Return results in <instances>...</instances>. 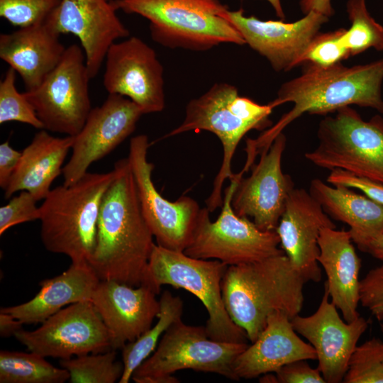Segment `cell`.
I'll return each mask as SVG.
<instances>
[{
	"instance_id": "cell-7",
	"label": "cell",
	"mask_w": 383,
	"mask_h": 383,
	"mask_svg": "<svg viewBox=\"0 0 383 383\" xmlns=\"http://www.w3.org/2000/svg\"><path fill=\"white\" fill-rule=\"evenodd\" d=\"M228 267L217 260L194 258L155 244L149 260L147 286L157 294L165 284L189 292L206 309L205 328L210 338L248 343L245 331L233 321L223 303L221 283Z\"/></svg>"
},
{
	"instance_id": "cell-29",
	"label": "cell",
	"mask_w": 383,
	"mask_h": 383,
	"mask_svg": "<svg viewBox=\"0 0 383 383\" xmlns=\"http://www.w3.org/2000/svg\"><path fill=\"white\" fill-rule=\"evenodd\" d=\"M33 352L0 351V383H62L69 372Z\"/></svg>"
},
{
	"instance_id": "cell-24",
	"label": "cell",
	"mask_w": 383,
	"mask_h": 383,
	"mask_svg": "<svg viewBox=\"0 0 383 383\" xmlns=\"http://www.w3.org/2000/svg\"><path fill=\"white\" fill-rule=\"evenodd\" d=\"M353 242L349 231L328 227L321 229L318 241V262L327 277L324 289L347 322L360 316L357 307L361 260Z\"/></svg>"
},
{
	"instance_id": "cell-1",
	"label": "cell",
	"mask_w": 383,
	"mask_h": 383,
	"mask_svg": "<svg viewBox=\"0 0 383 383\" xmlns=\"http://www.w3.org/2000/svg\"><path fill=\"white\" fill-rule=\"evenodd\" d=\"M113 179L102 199L96 245L88 263L99 280L147 285L155 243L143 216L128 158L114 164Z\"/></svg>"
},
{
	"instance_id": "cell-17",
	"label": "cell",
	"mask_w": 383,
	"mask_h": 383,
	"mask_svg": "<svg viewBox=\"0 0 383 383\" xmlns=\"http://www.w3.org/2000/svg\"><path fill=\"white\" fill-rule=\"evenodd\" d=\"M337 309L324 289L313 314H298L291 320L294 331L315 350L318 369L327 383L343 382L350 358L368 327L367 321L360 316L351 322L345 321Z\"/></svg>"
},
{
	"instance_id": "cell-38",
	"label": "cell",
	"mask_w": 383,
	"mask_h": 383,
	"mask_svg": "<svg viewBox=\"0 0 383 383\" xmlns=\"http://www.w3.org/2000/svg\"><path fill=\"white\" fill-rule=\"evenodd\" d=\"M360 303L379 322L383 320V263L360 280Z\"/></svg>"
},
{
	"instance_id": "cell-19",
	"label": "cell",
	"mask_w": 383,
	"mask_h": 383,
	"mask_svg": "<svg viewBox=\"0 0 383 383\" xmlns=\"http://www.w3.org/2000/svg\"><path fill=\"white\" fill-rule=\"evenodd\" d=\"M241 34L252 50L265 57L276 72H287L294 64L328 16L311 11L293 23L282 21H262L255 16H245L242 9L221 15Z\"/></svg>"
},
{
	"instance_id": "cell-9",
	"label": "cell",
	"mask_w": 383,
	"mask_h": 383,
	"mask_svg": "<svg viewBox=\"0 0 383 383\" xmlns=\"http://www.w3.org/2000/svg\"><path fill=\"white\" fill-rule=\"evenodd\" d=\"M335 112L320 122L318 144L305 158L319 167L383 184V118L365 121L350 106Z\"/></svg>"
},
{
	"instance_id": "cell-14",
	"label": "cell",
	"mask_w": 383,
	"mask_h": 383,
	"mask_svg": "<svg viewBox=\"0 0 383 383\" xmlns=\"http://www.w3.org/2000/svg\"><path fill=\"white\" fill-rule=\"evenodd\" d=\"M103 85L109 94L123 96L143 114L165 106L163 66L155 50L136 36L115 42L105 60Z\"/></svg>"
},
{
	"instance_id": "cell-4",
	"label": "cell",
	"mask_w": 383,
	"mask_h": 383,
	"mask_svg": "<svg viewBox=\"0 0 383 383\" xmlns=\"http://www.w3.org/2000/svg\"><path fill=\"white\" fill-rule=\"evenodd\" d=\"M87 172L74 183L52 189L39 206L40 238L47 250L88 262L94 252L103 197L114 177Z\"/></svg>"
},
{
	"instance_id": "cell-41",
	"label": "cell",
	"mask_w": 383,
	"mask_h": 383,
	"mask_svg": "<svg viewBox=\"0 0 383 383\" xmlns=\"http://www.w3.org/2000/svg\"><path fill=\"white\" fill-rule=\"evenodd\" d=\"M357 246L383 263V234L366 240Z\"/></svg>"
},
{
	"instance_id": "cell-5",
	"label": "cell",
	"mask_w": 383,
	"mask_h": 383,
	"mask_svg": "<svg viewBox=\"0 0 383 383\" xmlns=\"http://www.w3.org/2000/svg\"><path fill=\"white\" fill-rule=\"evenodd\" d=\"M269 105H261L241 96L238 89L228 83H216L206 92L187 104L182 123L163 138L188 131H206L215 134L223 145V160L213 181V189L206 200L209 212L223 205L222 188L231 179V162L238 143L250 131L262 130L272 124Z\"/></svg>"
},
{
	"instance_id": "cell-13",
	"label": "cell",
	"mask_w": 383,
	"mask_h": 383,
	"mask_svg": "<svg viewBox=\"0 0 383 383\" xmlns=\"http://www.w3.org/2000/svg\"><path fill=\"white\" fill-rule=\"evenodd\" d=\"M13 336L30 352L60 360L111 350L107 328L90 300L68 305L37 329L22 328Z\"/></svg>"
},
{
	"instance_id": "cell-42",
	"label": "cell",
	"mask_w": 383,
	"mask_h": 383,
	"mask_svg": "<svg viewBox=\"0 0 383 383\" xmlns=\"http://www.w3.org/2000/svg\"><path fill=\"white\" fill-rule=\"evenodd\" d=\"M299 4L305 14L311 11H316L330 17L334 13L331 0H301Z\"/></svg>"
},
{
	"instance_id": "cell-12",
	"label": "cell",
	"mask_w": 383,
	"mask_h": 383,
	"mask_svg": "<svg viewBox=\"0 0 383 383\" xmlns=\"http://www.w3.org/2000/svg\"><path fill=\"white\" fill-rule=\"evenodd\" d=\"M149 146L146 135L133 137L127 157L141 211L157 245L184 252L192 240L201 208L189 196H182L170 201L159 193L152 179L154 165L148 160Z\"/></svg>"
},
{
	"instance_id": "cell-27",
	"label": "cell",
	"mask_w": 383,
	"mask_h": 383,
	"mask_svg": "<svg viewBox=\"0 0 383 383\" xmlns=\"http://www.w3.org/2000/svg\"><path fill=\"white\" fill-rule=\"evenodd\" d=\"M309 192L331 218L350 226L352 240L357 245L383 234V205L366 195L318 178L311 182Z\"/></svg>"
},
{
	"instance_id": "cell-34",
	"label": "cell",
	"mask_w": 383,
	"mask_h": 383,
	"mask_svg": "<svg viewBox=\"0 0 383 383\" xmlns=\"http://www.w3.org/2000/svg\"><path fill=\"white\" fill-rule=\"evenodd\" d=\"M345 30L318 32L296 60L294 67L305 63L329 67L348 59L351 55L342 40Z\"/></svg>"
},
{
	"instance_id": "cell-6",
	"label": "cell",
	"mask_w": 383,
	"mask_h": 383,
	"mask_svg": "<svg viewBox=\"0 0 383 383\" xmlns=\"http://www.w3.org/2000/svg\"><path fill=\"white\" fill-rule=\"evenodd\" d=\"M117 10L150 22L152 39L172 49L204 51L222 43L245 44L239 31L221 15L218 0H113Z\"/></svg>"
},
{
	"instance_id": "cell-21",
	"label": "cell",
	"mask_w": 383,
	"mask_h": 383,
	"mask_svg": "<svg viewBox=\"0 0 383 383\" xmlns=\"http://www.w3.org/2000/svg\"><path fill=\"white\" fill-rule=\"evenodd\" d=\"M156 295L147 285L99 281L90 301L107 328L111 350L122 348L152 326L160 309Z\"/></svg>"
},
{
	"instance_id": "cell-46",
	"label": "cell",
	"mask_w": 383,
	"mask_h": 383,
	"mask_svg": "<svg viewBox=\"0 0 383 383\" xmlns=\"http://www.w3.org/2000/svg\"><path fill=\"white\" fill-rule=\"evenodd\" d=\"M381 113H383V107H382V112H381Z\"/></svg>"
},
{
	"instance_id": "cell-40",
	"label": "cell",
	"mask_w": 383,
	"mask_h": 383,
	"mask_svg": "<svg viewBox=\"0 0 383 383\" xmlns=\"http://www.w3.org/2000/svg\"><path fill=\"white\" fill-rule=\"evenodd\" d=\"M21 152L13 149L9 140L0 145V187L4 190L18 166Z\"/></svg>"
},
{
	"instance_id": "cell-2",
	"label": "cell",
	"mask_w": 383,
	"mask_h": 383,
	"mask_svg": "<svg viewBox=\"0 0 383 383\" xmlns=\"http://www.w3.org/2000/svg\"><path fill=\"white\" fill-rule=\"evenodd\" d=\"M383 57L372 62L345 67L342 62L329 67L305 63L301 74L282 84L277 97L268 104L275 108L292 103V109L248 145L260 155L277 136L304 113L326 115L350 105L370 107L382 112Z\"/></svg>"
},
{
	"instance_id": "cell-36",
	"label": "cell",
	"mask_w": 383,
	"mask_h": 383,
	"mask_svg": "<svg viewBox=\"0 0 383 383\" xmlns=\"http://www.w3.org/2000/svg\"><path fill=\"white\" fill-rule=\"evenodd\" d=\"M36 199L28 192L21 191L9 203L0 207V235L10 228L25 222L40 220Z\"/></svg>"
},
{
	"instance_id": "cell-18",
	"label": "cell",
	"mask_w": 383,
	"mask_h": 383,
	"mask_svg": "<svg viewBox=\"0 0 383 383\" xmlns=\"http://www.w3.org/2000/svg\"><path fill=\"white\" fill-rule=\"evenodd\" d=\"M117 11L113 0H61L45 21L60 35L71 33L79 38L91 79L111 45L130 35Z\"/></svg>"
},
{
	"instance_id": "cell-44",
	"label": "cell",
	"mask_w": 383,
	"mask_h": 383,
	"mask_svg": "<svg viewBox=\"0 0 383 383\" xmlns=\"http://www.w3.org/2000/svg\"><path fill=\"white\" fill-rule=\"evenodd\" d=\"M274 9L276 14L281 18H284L285 15L280 0H267Z\"/></svg>"
},
{
	"instance_id": "cell-26",
	"label": "cell",
	"mask_w": 383,
	"mask_h": 383,
	"mask_svg": "<svg viewBox=\"0 0 383 383\" xmlns=\"http://www.w3.org/2000/svg\"><path fill=\"white\" fill-rule=\"evenodd\" d=\"M74 136L58 138L41 129L21 151L18 166L4 190L5 199L27 191L37 201L44 199L54 180L62 173V165L72 149Z\"/></svg>"
},
{
	"instance_id": "cell-15",
	"label": "cell",
	"mask_w": 383,
	"mask_h": 383,
	"mask_svg": "<svg viewBox=\"0 0 383 383\" xmlns=\"http://www.w3.org/2000/svg\"><path fill=\"white\" fill-rule=\"evenodd\" d=\"M143 115L129 99L109 94L104 103L91 109L79 131L74 136L72 155L63 167V184L70 185L87 172L94 162L111 152L135 129Z\"/></svg>"
},
{
	"instance_id": "cell-37",
	"label": "cell",
	"mask_w": 383,
	"mask_h": 383,
	"mask_svg": "<svg viewBox=\"0 0 383 383\" xmlns=\"http://www.w3.org/2000/svg\"><path fill=\"white\" fill-rule=\"evenodd\" d=\"M263 383H326L320 370L312 368L306 360H299L282 366L275 372L263 374Z\"/></svg>"
},
{
	"instance_id": "cell-23",
	"label": "cell",
	"mask_w": 383,
	"mask_h": 383,
	"mask_svg": "<svg viewBox=\"0 0 383 383\" xmlns=\"http://www.w3.org/2000/svg\"><path fill=\"white\" fill-rule=\"evenodd\" d=\"M45 21L0 35V57L18 74L26 91L38 87L59 64L66 48Z\"/></svg>"
},
{
	"instance_id": "cell-39",
	"label": "cell",
	"mask_w": 383,
	"mask_h": 383,
	"mask_svg": "<svg viewBox=\"0 0 383 383\" xmlns=\"http://www.w3.org/2000/svg\"><path fill=\"white\" fill-rule=\"evenodd\" d=\"M327 182L356 189L376 202L383 205V184L353 175L341 170H331Z\"/></svg>"
},
{
	"instance_id": "cell-20",
	"label": "cell",
	"mask_w": 383,
	"mask_h": 383,
	"mask_svg": "<svg viewBox=\"0 0 383 383\" xmlns=\"http://www.w3.org/2000/svg\"><path fill=\"white\" fill-rule=\"evenodd\" d=\"M326 227L335 228V225L320 203L309 192L294 188L275 231L284 252L306 282L321 279L318 241Z\"/></svg>"
},
{
	"instance_id": "cell-43",
	"label": "cell",
	"mask_w": 383,
	"mask_h": 383,
	"mask_svg": "<svg viewBox=\"0 0 383 383\" xmlns=\"http://www.w3.org/2000/svg\"><path fill=\"white\" fill-rule=\"evenodd\" d=\"M23 323L9 313L0 311V335L1 337L14 335L23 328Z\"/></svg>"
},
{
	"instance_id": "cell-22",
	"label": "cell",
	"mask_w": 383,
	"mask_h": 383,
	"mask_svg": "<svg viewBox=\"0 0 383 383\" xmlns=\"http://www.w3.org/2000/svg\"><path fill=\"white\" fill-rule=\"evenodd\" d=\"M297 334L286 313L277 311L270 315L257 338L234 362L233 371L238 379L275 372L296 360H316L312 345Z\"/></svg>"
},
{
	"instance_id": "cell-10",
	"label": "cell",
	"mask_w": 383,
	"mask_h": 383,
	"mask_svg": "<svg viewBox=\"0 0 383 383\" xmlns=\"http://www.w3.org/2000/svg\"><path fill=\"white\" fill-rule=\"evenodd\" d=\"M244 172L234 174L226 189L221 211L212 221L206 207L201 209L192 240L184 252L192 257L217 260L228 266L255 262L284 253L275 231L260 230L248 218L238 216L231 199Z\"/></svg>"
},
{
	"instance_id": "cell-30",
	"label": "cell",
	"mask_w": 383,
	"mask_h": 383,
	"mask_svg": "<svg viewBox=\"0 0 383 383\" xmlns=\"http://www.w3.org/2000/svg\"><path fill=\"white\" fill-rule=\"evenodd\" d=\"M115 350L89 353L60 360L61 367L70 374L71 383H113L118 382L123 364L116 360Z\"/></svg>"
},
{
	"instance_id": "cell-16",
	"label": "cell",
	"mask_w": 383,
	"mask_h": 383,
	"mask_svg": "<svg viewBox=\"0 0 383 383\" xmlns=\"http://www.w3.org/2000/svg\"><path fill=\"white\" fill-rule=\"evenodd\" d=\"M287 139L279 134L267 150H262L252 172L241 178L235 189L231 206L235 213L251 218L262 231H275L288 198L294 189L292 177L282 170Z\"/></svg>"
},
{
	"instance_id": "cell-11",
	"label": "cell",
	"mask_w": 383,
	"mask_h": 383,
	"mask_svg": "<svg viewBox=\"0 0 383 383\" xmlns=\"http://www.w3.org/2000/svg\"><path fill=\"white\" fill-rule=\"evenodd\" d=\"M90 79L83 49L77 44L68 46L42 83L25 91L43 129L68 136L79 133L91 110Z\"/></svg>"
},
{
	"instance_id": "cell-33",
	"label": "cell",
	"mask_w": 383,
	"mask_h": 383,
	"mask_svg": "<svg viewBox=\"0 0 383 383\" xmlns=\"http://www.w3.org/2000/svg\"><path fill=\"white\" fill-rule=\"evenodd\" d=\"M16 79V72L9 67L0 82V123L17 121L43 129L25 92L20 93L17 90Z\"/></svg>"
},
{
	"instance_id": "cell-25",
	"label": "cell",
	"mask_w": 383,
	"mask_h": 383,
	"mask_svg": "<svg viewBox=\"0 0 383 383\" xmlns=\"http://www.w3.org/2000/svg\"><path fill=\"white\" fill-rule=\"evenodd\" d=\"M99 279L88 262H72L62 274L40 282V290L30 300L0 311L23 324L43 323L65 306L90 300Z\"/></svg>"
},
{
	"instance_id": "cell-31",
	"label": "cell",
	"mask_w": 383,
	"mask_h": 383,
	"mask_svg": "<svg viewBox=\"0 0 383 383\" xmlns=\"http://www.w3.org/2000/svg\"><path fill=\"white\" fill-rule=\"evenodd\" d=\"M346 10L351 26L342 40L350 55L370 48L383 51V26L372 17L365 0H348Z\"/></svg>"
},
{
	"instance_id": "cell-45",
	"label": "cell",
	"mask_w": 383,
	"mask_h": 383,
	"mask_svg": "<svg viewBox=\"0 0 383 383\" xmlns=\"http://www.w3.org/2000/svg\"><path fill=\"white\" fill-rule=\"evenodd\" d=\"M380 329L382 331V332L383 333V320L382 321H380Z\"/></svg>"
},
{
	"instance_id": "cell-35",
	"label": "cell",
	"mask_w": 383,
	"mask_h": 383,
	"mask_svg": "<svg viewBox=\"0 0 383 383\" xmlns=\"http://www.w3.org/2000/svg\"><path fill=\"white\" fill-rule=\"evenodd\" d=\"M61 0H0V16L15 27L45 22Z\"/></svg>"
},
{
	"instance_id": "cell-3",
	"label": "cell",
	"mask_w": 383,
	"mask_h": 383,
	"mask_svg": "<svg viewBox=\"0 0 383 383\" xmlns=\"http://www.w3.org/2000/svg\"><path fill=\"white\" fill-rule=\"evenodd\" d=\"M306 279L282 253L260 261L228 266L221 283L226 309L253 343L272 313L292 320L303 307Z\"/></svg>"
},
{
	"instance_id": "cell-28",
	"label": "cell",
	"mask_w": 383,
	"mask_h": 383,
	"mask_svg": "<svg viewBox=\"0 0 383 383\" xmlns=\"http://www.w3.org/2000/svg\"><path fill=\"white\" fill-rule=\"evenodd\" d=\"M157 323L122 349L123 371L119 383H128L136 368L156 349L158 340L175 322L181 320L183 301L170 291H164L160 299Z\"/></svg>"
},
{
	"instance_id": "cell-8",
	"label": "cell",
	"mask_w": 383,
	"mask_h": 383,
	"mask_svg": "<svg viewBox=\"0 0 383 383\" xmlns=\"http://www.w3.org/2000/svg\"><path fill=\"white\" fill-rule=\"evenodd\" d=\"M248 346V343L213 340L205 326L187 325L181 319L165 332L155 351L136 368L131 379L136 383H178L174 372L193 370L238 380L233 364Z\"/></svg>"
},
{
	"instance_id": "cell-32",
	"label": "cell",
	"mask_w": 383,
	"mask_h": 383,
	"mask_svg": "<svg viewBox=\"0 0 383 383\" xmlns=\"http://www.w3.org/2000/svg\"><path fill=\"white\" fill-rule=\"evenodd\" d=\"M345 383H383V341L377 338L357 345L343 378Z\"/></svg>"
}]
</instances>
